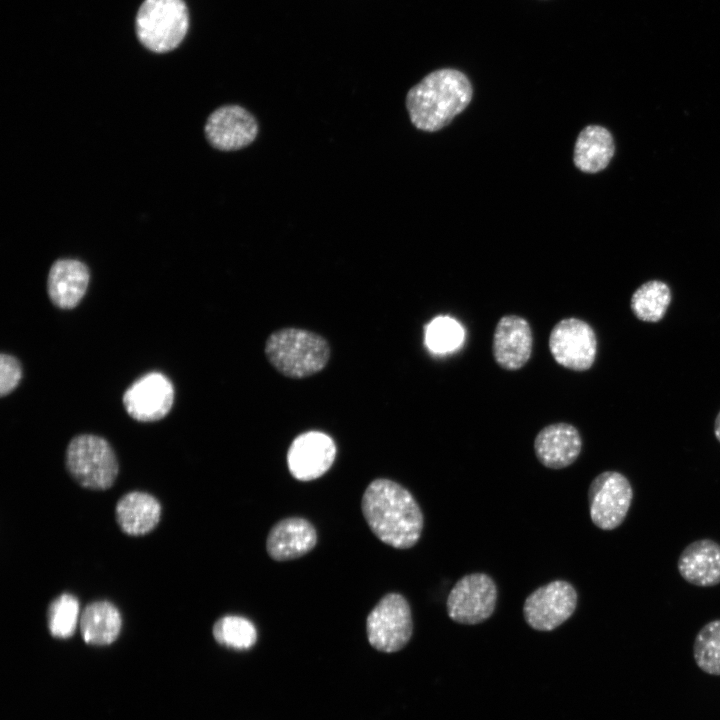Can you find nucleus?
Returning a JSON list of instances; mask_svg holds the SVG:
<instances>
[{"label":"nucleus","instance_id":"1","mask_svg":"<svg viewBox=\"0 0 720 720\" xmlns=\"http://www.w3.org/2000/svg\"><path fill=\"white\" fill-rule=\"evenodd\" d=\"M361 509L373 534L389 546L408 549L421 537L422 510L414 496L393 480H373L363 493Z\"/></svg>","mask_w":720,"mask_h":720},{"label":"nucleus","instance_id":"2","mask_svg":"<svg viewBox=\"0 0 720 720\" xmlns=\"http://www.w3.org/2000/svg\"><path fill=\"white\" fill-rule=\"evenodd\" d=\"M472 94V85L463 72L443 68L429 73L408 91L406 107L416 128L435 132L468 106Z\"/></svg>","mask_w":720,"mask_h":720},{"label":"nucleus","instance_id":"3","mask_svg":"<svg viewBox=\"0 0 720 720\" xmlns=\"http://www.w3.org/2000/svg\"><path fill=\"white\" fill-rule=\"evenodd\" d=\"M265 355L280 374L303 379L322 371L330 359V346L320 334L297 327L272 332L265 342Z\"/></svg>","mask_w":720,"mask_h":720},{"label":"nucleus","instance_id":"4","mask_svg":"<svg viewBox=\"0 0 720 720\" xmlns=\"http://www.w3.org/2000/svg\"><path fill=\"white\" fill-rule=\"evenodd\" d=\"M65 467L78 485L96 491L112 487L119 473L112 446L93 434H80L70 440L65 451Z\"/></svg>","mask_w":720,"mask_h":720},{"label":"nucleus","instance_id":"5","mask_svg":"<svg viewBox=\"0 0 720 720\" xmlns=\"http://www.w3.org/2000/svg\"><path fill=\"white\" fill-rule=\"evenodd\" d=\"M189 27L183 0H144L136 15V34L147 49L165 53L175 49Z\"/></svg>","mask_w":720,"mask_h":720},{"label":"nucleus","instance_id":"6","mask_svg":"<svg viewBox=\"0 0 720 720\" xmlns=\"http://www.w3.org/2000/svg\"><path fill=\"white\" fill-rule=\"evenodd\" d=\"M366 631L370 645L378 651L392 653L404 648L413 633L406 598L399 593L383 596L367 616Z\"/></svg>","mask_w":720,"mask_h":720},{"label":"nucleus","instance_id":"7","mask_svg":"<svg viewBox=\"0 0 720 720\" xmlns=\"http://www.w3.org/2000/svg\"><path fill=\"white\" fill-rule=\"evenodd\" d=\"M633 500L628 478L617 471H604L590 483L588 502L590 518L602 530H613L625 520Z\"/></svg>","mask_w":720,"mask_h":720},{"label":"nucleus","instance_id":"8","mask_svg":"<svg viewBox=\"0 0 720 720\" xmlns=\"http://www.w3.org/2000/svg\"><path fill=\"white\" fill-rule=\"evenodd\" d=\"M497 586L485 573H472L460 578L450 590L448 616L460 624L475 625L487 620L497 602Z\"/></svg>","mask_w":720,"mask_h":720},{"label":"nucleus","instance_id":"9","mask_svg":"<svg viewBox=\"0 0 720 720\" xmlns=\"http://www.w3.org/2000/svg\"><path fill=\"white\" fill-rule=\"evenodd\" d=\"M549 350L554 360L573 371H586L597 354L594 329L584 320L570 317L557 322L549 335Z\"/></svg>","mask_w":720,"mask_h":720},{"label":"nucleus","instance_id":"10","mask_svg":"<svg viewBox=\"0 0 720 720\" xmlns=\"http://www.w3.org/2000/svg\"><path fill=\"white\" fill-rule=\"evenodd\" d=\"M578 595L565 580H555L533 591L525 600L523 615L527 624L538 631H551L574 613Z\"/></svg>","mask_w":720,"mask_h":720},{"label":"nucleus","instance_id":"11","mask_svg":"<svg viewBox=\"0 0 720 720\" xmlns=\"http://www.w3.org/2000/svg\"><path fill=\"white\" fill-rule=\"evenodd\" d=\"M172 382L160 372H150L137 379L124 393L126 412L139 422L164 418L174 402Z\"/></svg>","mask_w":720,"mask_h":720},{"label":"nucleus","instance_id":"12","mask_svg":"<svg viewBox=\"0 0 720 720\" xmlns=\"http://www.w3.org/2000/svg\"><path fill=\"white\" fill-rule=\"evenodd\" d=\"M208 142L221 151H236L250 145L258 135L255 117L239 105H224L213 111L205 127Z\"/></svg>","mask_w":720,"mask_h":720},{"label":"nucleus","instance_id":"13","mask_svg":"<svg viewBox=\"0 0 720 720\" xmlns=\"http://www.w3.org/2000/svg\"><path fill=\"white\" fill-rule=\"evenodd\" d=\"M336 453V445L329 435L309 431L291 443L287 452L288 469L297 480H315L331 468Z\"/></svg>","mask_w":720,"mask_h":720},{"label":"nucleus","instance_id":"14","mask_svg":"<svg viewBox=\"0 0 720 720\" xmlns=\"http://www.w3.org/2000/svg\"><path fill=\"white\" fill-rule=\"evenodd\" d=\"M533 350V333L528 321L518 315H505L495 326L492 354L503 369H521L530 359Z\"/></svg>","mask_w":720,"mask_h":720},{"label":"nucleus","instance_id":"15","mask_svg":"<svg viewBox=\"0 0 720 720\" xmlns=\"http://www.w3.org/2000/svg\"><path fill=\"white\" fill-rule=\"evenodd\" d=\"M582 438L569 423L559 422L542 428L535 437L534 451L539 462L551 469L570 466L580 455Z\"/></svg>","mask_w":720,"mask_h":720},{"label":"nucleus","instance_id":"16","mask_svg":"<svg viewBox=\"0 0 720 720\" xmlns=\"http://www.w3.org/2000/svg\"><path fill=\"white\" fill-rule=\"evenodd\" d=\"M317 543L314 526L301 517H288L278 521L270 529L266 550L276 561H287L302 557Z\"/></svg>","mask_w":720,"mask_h":720},{"label":"nucleus","instance_id":"17","mask_svg":"<svg viewBox=\"0 0 720 720\" xmlns=\"http://www.w3.org/2000/svg\"><path fill=\"white\" fill-rule=\"evenodd\" d=\"M90 279L88 267L76 259L56 260L48 274L47 293L60 309L76 307L84 297Z\"/></svg>","mask_w":720,"mask_h":720},{"label":"nucleus","instance_id":"18","mask_svg":"<svg viewBox=\"0 0 720 720\" xmlns=\"http://www.w3.org/2000/svg\"><path fill=\"white\" fill-rule=\"evenodd\" d=\"M677 568L682 578L699 587L720 583V544L712 539H699L681 552Z\"/></svg>","mask_w":720,"mask_h":720},{"label":"nucleus","instance_id":"19","mask_svg":"<svg viewBox=\"0 0 720 720\" xmlns=\"http://www.w3.org/2000/svg\"><path fill=\"white\" fill-rule=\"evenodd\" d=\"M162 506L159 500L143 491L124 494L116 503L115 519L127 535L141 536L151 532L160 522Z\"/></svg>","mask_w":720,"mask_h":720},{"label":"nucleus","instance_id":"20","mask_svg":"<svg viewBox=\"0 0 720 720\" xmlns=\"http://www.w3.org/2000/svg\"><path fill=\"white\" fill-rule=\"evenodd\" d=\"M79 625L86 643L109 645L120 634L122 616L113 603L106 600L93 601L82 610Z\"/></svg>","mask_w":720,"mask_h":720},{"label":"nucleus","instance_id":"21","mask_svg":"<svg viewBox=\"0 0 720 720\" xmlns=\"http://www.w3.org/2000/svg\"><path fill=\"white\" fill-rule=\"evenodd\" d=\"M615 152L611 133L604 127L589 125L578 135L574 148V164L585 173L605 169Z\"/></svg>","mask_w":720,"mask_h":720},{"label":"nucleus","instance_id":"22","mask_svg":"<svg viewBox=\"0 0 720 720\" xmlns=\"http://www.w3.org/2000/svg\"><path fill=\"white\" fill-rule=\"evenodd\" d=\"M669 286L660 280H650L632 294L630 307L633 314L644 322L660 321L671 302Z\"/></svg>","mask_w":720,"mask_h":720},{"label":"nucleus","instance_id":"23","mask_svg":"<svg viewBox=\"0 0 720 720\" xmlns=\"http://www.w3.org/2000/svg\"><path fill=\"white\" fill-rule=\"evenodd\" d=\"M212 634L220 645L236 650L250 649L257 641L255 625L238 615L219 618L213 625Z\"/></svg>","mask_w":720,"mask_h":720},{"label":"nucleus","instance_id":"24","mask_svg":"<svg viewBox=\"0 0 720 720\" xmlns=\"http://www.w3.org/2000/svg\"><path fill=\"white\" fill-rule=\"evenodd\" d=\"M78 599L69 593H63L53 599L47 609V624L50 634L55 638H70L80 620Z\"/></svg>","mask_w":720,"mask_h":720},{"label":"nucleus","instance_id":"25","mask_svg":"<svg viewBox=\"0 0 720 720\" xmlns=\"http://www.w3.org/2000/svg\"><path fill=\"white\" fill-rule=\"evenodd\" d=\"M693 655L707 674L720 675V619L705 624L695 637Z\"/></svg>","mask_w":720,"mask_h":720},{"label":"nucleus","instance_id":"26","mask_svg":"<svg viewBox=\"0 0 720 720\" xmlns=\"http://www.w3.org/2000/svg\"><path fill=\"white\" fill-rule=\"evenodd\" d=\"M464 329L449 316L434 318L425 329V343L430 351L444 354L458 349L464 341Z\"/></svg>","mask_w":720,"mask_h":720},{"label":"nucleus","instance_id":"27","mask_svg":"<svg viewBox=\"0 0 720 720\" xmlns=\"http://www.w3.org/2000/svg\"><path fill=\"white\" fill-rule=\"evenodd\" d=\"M22 378V366L19 360L6 353L0 356V395L4 397L11 393Z\"/></svg>","mask_w":720,"mask_h":720},{"label":"nucleus","instance_id":"28","mask_svg":"<svg viewBox=\"0 0 720 720\" xmlns=\"http://www.w3.org/2000/svg\"><path fill=\"white\" fill-rule=\"evenodd\" d=\"M714 434L716 439L720 442V411L717 414L714 424Z\"/></svg>","mask_w":720,"mask_h":720}]
</instances>
